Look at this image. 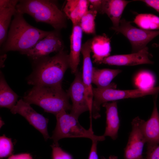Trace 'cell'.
<instances>
[{
	"instance_id": "obj_1",
	"label": "cell",
	"mask_w": 159,
	"mask_h": 159,
	"mask_svg": "<svg viewBox=\"0 0 159 159\" xmlns=\"http://www.w3.org/2000/svg\"><path fill=\"white\" fill-rule=\"evenodd\" d=\"M33 71L28 77V84L35 86H60L64 73L69 67V54L62 50L52 57L33 61Z\"/></svg>"
},
{
	"instance_id": "obj_2",
	"label": "cell",
	"mask_w": 159,
	"mask_h": 159,
	"mask_svg": "<svg viewBox=\"0 0 159 159\" xmlns=\"http://www.w3.org/2000/svg\"><path fill=\"white\" fill-rule=\"evenodd\" d=\"M23 14L17 11L11 22L7 39L2 44L4 52L17 51L25 54L50 31H43L35 27L25 20Z\"/></svg>"
},
{
	"instance_id": "obj_3",
	"label": "cell",
	"mask_w": 159,
	"mask_h": 159,
	"mask_svg": "<svg viewBox=\"0 0 159 159\" xmlns=\"http://www.w3.org/2000/svg\"><path fill=\"white\" fill-rule=\"evenodd\" d=\"M69 97L62 86H35L23 97V100L42 108L56 115L62 110H71Z\"/></svg>"
},
{
	"instance_id": "obj_4",
	"label": "cell",
	"mask_w": 159,
	"mask_h": 159,
	"mask_svg": "<svg viewBox=\"0 0 159 159\" xmlns=\"http://www.w3.org/2000/svg\"><path fill=\"white\" fill-rule=\"evenodd\" d=\"M16 8L19 12L28 14L37 22L49 24L57 31L66 27L67 17L53 1L19 0Z\"/></svg>"
},
{
	"instance_id": "obj_5",
	"label": "cell",
	"mask_w": 159,
	"mask_h": 159,
	"mask_svg": "<svg viewBox=\"0 0 159 159\" xmlns=\"http://www.w3.org/2000/svg\"><path fill=\"white\" fill-rule=\"evenodd\" d=\"M55 116L56 125L50 138L56 145H59V140L64 138H85L98 142L105 139L103 135H95L92 126L88 130L85 129L80 124L77 119L65 110L62 111Z\"/></svg>"
},
{
	"instance_id": "obj_6",
	"label": "cell",
	"mask_w": 159,
	"mask_h": 159,
	"mask_svg": "<svg viewBox=\"0 0 159 159\" xmlns=\"http://www.w3.org/2000/svg\"><path fill=\"white\" fill-rule=\"evenodd\" d=\"M92 92L91 113L94 118H97L100 116V106L103 104L124 99L135 98L150 95H155L159 92V86L146 90L139 89L121 90L111 87L103 89L93 87Z\"/></svg>"
},
{
	"instance_id": "obj_7",
	"label": "cell",
	"mask_w": 159,
	"mask_h": 159,
	"mask_svg": "<svg viewBox=\"0 0 159 159\" xmlns=\"http://www.w3.org/2000/svg\"><path fill=\"white\" fill-rule=\"evenodd\" d=\"M111 29L122 34L128 39L131 44L132 53L137 52L146 47L149 42L159 35V30L138 28L124 19H121L118 27L112 26Z\"/></svg>"
},
{
	"instance_id": "obj_8",
	"label": "cell",
	"mask_w": 159,
	"mask_h": 159,
	"mask_svg": "<svg viewBox=\"0 0 159 159\" xmlns=\"http://www.w3.org/2000/svg\"><path fill=\"white\" fill-rule=\"evenodd\" d=\"M67 92L72 102L70 113L71 115L78 119L83 113L90 111L82 82V72L78 70L75 74L74 79Z\"/></svg>"
},
{
	"instance_id": "obj_9",
	"label": "cell",
	"mask_w": 159,
	"mask_h": 159,
	"mask_svg": "<svg viewBox=\"0 0 159 159\" xmlns=\"http://www.w3.org/2000/svg\"><path fill=\"white\" fill-rule=\"evenodd\" d=\"M144 120L137 117L131 122L132 130L124 149V159H146L142 155L146 140L142 129Z\"/></svg>"
},
{
	"instance_id": "obj_10",
	"label": "cell",
	"mask_w": 159,
	"mask_h": 159,
	"mask_svg": "<svg viewBox=\"0 0 159 159\" xmlns=\"http://www.w3.org/2000/svg\"><path fill=\"white\" fill-rule=\"evenodd\" d=\"M63 49V44L58 31H52L38 42L25 54L35 61L48 56L52 52H58Z\"/></svg>"
},
{
	"instance_id": "obj_11",
	"label": "cell",
	"mask_w": 159,
	"mask_h": 159,
	"mask_svg": "<svg viewBox=\"0 0 159 159\" xmlns=\"http://www.w3.org/2000/svg\"><path fill=\"white\" fill-rule=\"evenodd\" d=\"M13 114H18L24 117L43 135L45 141L50 138L47 130L48 119L36 112L30 104L21 99L10 110Z\"/></svg>"
},
{
	"instance_id": "obj_12",
	"label": "cell",
	"mask_w": 159,
	"mask_h": 159,
	"mask_svg": "<svg viewBox=\"0 0 159 159\" xmlns=\"http://www.w3.org/2000/svg\"><path fill=\"white\" fill-rule=\"evenodd\" d=\"M152 55L146 47L135 53L110 56L104 59L102 63L117 66H134L143 64H153L150 58Z\"/></svg>"
},
{
	"instance_id": "obj_13",
	"label": "cell",
	"mask_w": 159,
	"mask_h": 159,
	"mask_svg": "<svg viewBox=\"0 0 159 159\" xmlns=\"http://www.w3.org/2000/svg\"><path fill=\"white\" fill-rule=\"evenodd\" d=\"M158 94L154 95V107L150 118L144 120L142 124V130L147 144V152H150L159 144V114L156 101Z\"/></svg>"
},
{
	"instance_id": "obj_14",
	"label": "cell",
	"mask_w": 159,
	"mask_h": 159,
	"mask_svg": "<svg viewBox=\"0 0 159 159\" xmlns=\"http://www.w3.org/2000/svg\"><path fill=\"white\" fill-rule=\"evenodd\" d=\"M91 39H88L82 44L81 52L83 57L82 82L85 89V95L90 107L91 115L93 100V87L92 86V72L93 67L90 57Z\"/></svg>"
},
{
	"instance_id": "obj_15",
	"label": "cell",
	"mask_w": 159,
	"mask_h": 159,
	"mask_svg": "<svg viewBox=\"0 0 159 159\" xmlns=\"http://www.w3.org/2000/svg\"><path fill=\"white\" fill-rule=\"evenodd\" d=\"M19 1L0 0V44L1 46L6 40L8 28L11 19L17 11L16 6Z\"/></svg>"
},
{
	"instance_id": "obj_16",
	"label": "cell",
	"mask_w": 159,
	"mask_h": 159,
	"mask_svg": "<svg viewBox=\"0 0 159 159\" xmlns=\"http://www.w3.org/2000/svg\"><path fill=\"white\" fill-rule=\"evenodd\" d=\"M82 31L79 24L73 25L70 37V52L69 54V68L72 73L78 71L82 47Z\"/></svg>"
},
{
	"instance_id": "obj_17",
	"label": "cell",
	"mask_w": 159,
	"mask_h": 159,
	"mask_svg": "<svg viewBox=\"0 0 159 159\" xmlns=\"http://www.w3.org/2000/svg\"><path fill=\"white\" fill-rule=\"evenodd\" d=\"M102 105L106 109V126L103 135L105 137H110L115 140L117 137L120 123L117 102H107Z\"/></svg>"
},
{
	"instance_id": "obj_18",
	"label": "cell",
	"mask_w": 159,
	"mask_h": 159,
	"mask_svg": "<svg viewBox=\"0 0 159 159\" xmlns=\"http://www.w3.org/2000/svg\"><path fill=\"white\" fill-rule=\"evenodd\" d=\"M91 49L94 62L101 64L105 58L110 56L111 51L110 40L105 34L96 35L91 39Z\"/></svg>"
},
{
	"instance_id": "obj_19",
	"label": "cell",
	"mask_w": 159,
	"mask_h": 159,
	"mask_svg": "<svg viewBox=\"0 0 159 159\" xmlns=\"http://www.w3.org/2000/svg\"><path fill=\"white\" fill-rule=\"evenodd\" d=\"M122 71L120 69H99L93 67L92 72V83L95 85L97 88L100 89L108 87L116 89V84L111 83V82Z\"/></svg>"
},
{
	"instance_id": "obj_20",
	"label": "cell",
	"mask_w": 159,
	"mask_h": 159,
	"mask_svg": "<svg viewBox=\"0 0 159 159\" xmlns=\"http://www.w3.org/2000/svg\"><path fill=\"white\" fill-rule=\"evenodd\" d=\"M124 0H102L101 14H106L111 21L113 27H118L123 11L131 2Z\"/></svg>"
},
{
	"instance_id": "obj_21",
	"label": "cell",
	"mask_w": 159,
	"mask_h": 159,
	"mask_svg": "<svg viewBox=\"0 0 159 159\" xmlns=\"http://www.w3.org/2000/svg\"><path fill=\"white\" fill-rule=\"evenodd\" d=\"M88 0H68L63 9V12L73 25L80 24L82 17L88 10Z\"/></svg>"
},
{
	"instance_id": "obj_22",
	"label": "cell",
	"mask_w": 159,
	"mask_h": 159,
	"mask_svg": "<svg viewBox=\"0 0 159 159\" xmlns=\"http://www.w3.org/2000/svg\"><path fill=\"white\" fill-rule=\"evenodd\" d=\"M18 96L7 83L2 73L0 76V106L10 110L16 105Z\"/></svg>"
},
{
	"instance_id": "obj_23",
	"label": "cell",
	"mask_w": 159,
	"mask_h": 159,
	"mask_svg": "<svg viewBox=\"0 0 159 159\" xmlns=\"http://www.w3.org/2000/svg\"><path fill=\"white\" fill-rule=\"evenodd\" d=\"M133 22L140 28L145 30H159V17L152 14H139Z\"/></svg>"
},
{
	"instance_id": "obj_24",
	"label": "cell",
	"mask_w": 159,
	"mask_h": 159,
	"mask_svg": "<svg viewBox=\"0 0 159 159\" xmlns=\"http://www.w3.org/2000/svg\"><path fill=\"white\" fill-rule=\"evenodd\" d=\"M134 83L138 89L148 90L154 87L155 79L151 72L148 71H143L136 76Z\"/></svg>"
},
{
	"instance_id": "obj_25",
	"label": "cell",
	"mask_w": 159,
	"mask_h": 159,
	"mask_svg": "<svg viewBox=\"0 0 159 159\" xmlns=\"http://www.w3.org/2000/svg\"><path fill=\"white\" fill-rule=\"evenodd\" d=\"M97 13L96 11L88 10L82 17L79 24L83 32L89 34H95V19Z\"/></svg>"
},
{
	"instance_id": "obj_26",
	"label": "cell",
	"mask_w": 159,
	"mask_h": 159,
	"mask_svg": "<svg viewBox=\"0 0 159 159\" xmlns=\"http://www.w3.org/2000/svg\"><path fill=\"white\" fill-rule=\"evenodd\" d=\"M13 150L11 139L3 135L0 137V157L1 158L11 156Z\"/></svg>"
},
{
	"instance_id": "obj_27",
	"label": "cell",
	"mask_w": 159,
	"mask_h": 159,
	"mask_svg": "<svg viewBox=\"0 0 159 159\" xmlns=\"http://www.w3.org/2000/svg\"><path fill=\"white\" fill-rule=\"evenodd\" d=\"M52 150V159H73L72 156L64 151L59 145H51Z\"/></svg>"
},
{
	"instance_id": "obj_28",
	"label": "cell",
	"mask_w": 159,
	"mask_h": 159,
	"mask_svg": "<svg viewBox=\"0 0 159 159\" xmlns=\"http://www.w3.org/2000/svg\"><path fill=\"white\" fill-rule=\"evenodd\" d=\"M88 1L90 9L101 14L102 0H89Z\"/></svg>"
},
{
	"instance_id": "obj_29",
	"label": "cell",
	"mask_w": 159,
	"mask_h": 159,
	"mask_svg": "<svg viewBox=\"0 0 159 159\" xmlns=\"http://www.w3.org/2000/svg\"><path fill=\"white\" fill-rule=\"evenodd\" d=\"M88 159H98L97 152V141H93Z\"/></svg>"
},
{
	"instance_id": "obj_30",
	"label": "cell",
	"mask_w": 159,
	"mask_h": 159,
	"mask_svg": "<svg viewBox=\"0 0 159 159\" xmlns=\"http://www.w3.org/2000/svg\"><path fill=\"white\" fill-rule=\"evenodd\" d=\"M146 159H159V145H158L153 150L146 153Z\"/></svg>"
},
{
	"instance_id": "obj_31",
	"label": "cell",
	"mask_w": 159,
	"mask_h": 159,
	"mask_svg": "<svg viewBox=\"0 0 159 159\" xmlns=\"http://www.w3.org/2000/svg\"><path fill=\"white\" fill-rule=\"evenodd\" d=\"M139 1L144 2L159 13V0H142Z\"/></svg>"
},
{
	"instance_id": "obj_32",
	"label": "cell",
	"mask_w": 159,
	"mask_h": 159,
	"mask_svg": "<svg viewBox=\"0 0 159 159\" xmlns=\"http://www.w3.org/2000/svg\"><path fill=\"white\" fill-rule=\"evenodd\" d=\"M7 159H32V158L30 154L25 153L11 155Z\"/></svg>"
},
{
	"instance_id": "obj_33",
	"label": "cell",
	"mask_w": 159,
	"mask_h": 159,
	"mask_svg": "<svg viewBox=\"0 0 159 159\" xmlns=\"http://www.w3.org/2000/svg\"><path fill=\"white\" fill-rule=\"evenodd\" d=\"M117 157L116 156L111 155L109 158L108 159H117Z\"/></svg>"
},
{
	"instance_id": "obj_34",
	"label": "cell",
	"mask_w": 159,
	"mask_h": 159,
	"mask_svg": "<svg viewBox=\"0 0 159 159\" xmlns=\"http://www.w3.org/2000/svg\"><path fill=\"white\" fill-rule=\"evenodd\" d=\"M155 46L157 47H159V44H155Z\"/></svg>"
}]
</instances>
